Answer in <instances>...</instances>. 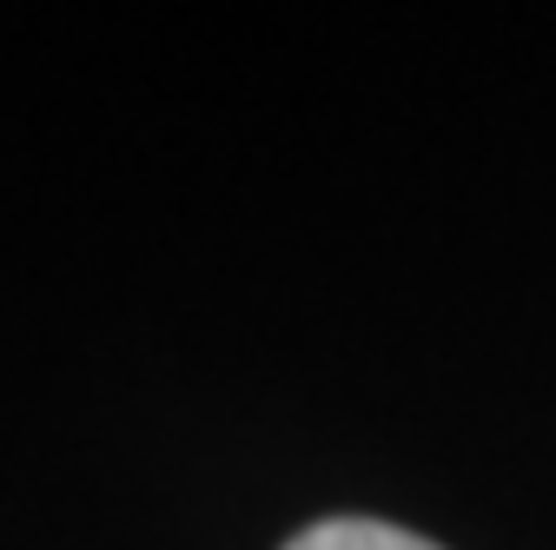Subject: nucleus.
Instances as JSON below:
<instances>
[{
  "mask_svg": "<svg viewBox=\"0 0 556 550\" xmlns=\"http://www.w3.org/2000/svg\"><path fill=\"white\" fill-rule=\"evenodd\" d=\"M286 550H444V543L417 537L404 524H384V517H325V524L299 530Z\"/></svg>",
  "mask_w": 556,
  "mask_h": 550,
  "instance_id": "f257e3e1",
  "label": "nucleus"
}]
</instances>
